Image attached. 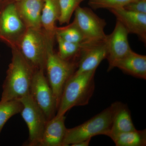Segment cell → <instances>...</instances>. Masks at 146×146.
Wrapping results in <instances>:
<instances>
[{
    "mask_svg": "<svg viewBox=\"0 0 146 146\" xmlns=\"http://www.w3.org/2000/svg\"><path fill=\"white\" fill-rule=\"evenodd\" d=\"M11 48L12 59L3 84L1 102L18 100L29 94L35 72L18 48Z\"/></svg>",
    "mask_w": 146,
    "mask_h": 146,
    "instance_id": "1",
    "label": "cell"
},
{
    "mask_svg": "<svg viewBox=\"0 0 146 146\" xmlns=\"http://www.w3.org/2000/svg\"><path fill=\"white\" fill-rule=\"evenodd\" d=\"M96 72L73 74L63 89L56 115L63 116L72 108L88 104L95 89Z\"/></svg>",
    "mask_w": 146,
    "mask_h": 146,
    "instance_id": "2",
    "label": "cell"
},
{
    "mask_svg": "<svg viewBox=\"0 0 146 146\" xmlns=\"http://www.w3.org/2000/svg\"><path fill=\"white\" fill-rule=\"evenodd\" d=\"M119 102H115L102 112L86 122L72 128L67 129L63 146L72 145L97 135L107 136Z\"/></svg>",
    "mask_w": 146,
    "mask_h": 146,
    "instance_id": "3",
    "label": "cell"
},
{
    "mask_svg": "<svg viewBox=\"0 0 146 146\" xmlns=\"http://www.w3.org/2000/svg\"><path fill=\"white\" fill-rule=\"evenodd\" d=\"M54 40L50 39L45 70L48 80L52 90L56 103L57 110L60 98L66 83L76 70V63L62 59L54 50Z\"/></svg>",
    "mask_w": 146,
    "mask_h": 146,
    "instance_id": "4",
    "label": "cell"
},
{
    "mask_svg": "<svg viewBox=\"0 0 146 146\" xmlns=\"http://www.w3.org/2000/svg\"><path fill=\"white\" fill-rule=\"evenodd\" d=\"M50 39H53L47 37L42 29L27 28L16 46L34 71H45Z\"/></svg>",
    "mask_w": 146,
    "mask_h": 146,
    "instance_id": "5",
    "label": "cell"
},
{
    "mask_svg": "<svg viewBox=\"0 0 146 146\" xmlns=\"http://www.w3.org/2000/svg\"><path fill=\"white\" fill-rule=\"evenodd\" d=\"M74 13L73 21L81 31L84 39V44L96 43L106 39L107 35L104 31L106 22L91 9L79 6Z\"/></svg>",
    "mask_w": 146,
    "mask_h": 146,
    "instance_id": "6",
    "label": "cell"
},
{
    "mask_svg": "<svg viewBox=\"0 0 146 146\" xmlns=\"http://www.w3.org/2000/svg\"><path fill=\"white\" fill-rule=\"evenodd\" d=\"M18 100L23 104L21 113L29 129L28 145L38 146L48 120L30 94Z\"/></svg>",
    "mask_w": 146,
    "mask_h": 146,
    "instance_id": "7",
    "label": "cell"
},
{
    "mask_svg": "<svg viewBox=\"0 0 146 146\" xmlns=\"http://www.w3.org/2000/svg\"><path fill=\"white\" fill-rule=\"evenodd\" d=\"M27 29L14 2L0 11V39L11 48L16 46Z\"/></svg>",
    "mask_w": 146,
    "mask_h": 146,
    "instance_id": "8",
    "label": "cell"
},
{
    "mask_svg": "<svg viewBox=\"0 0 146 146\" xmlns=\"http://www.w3.org/2000/svg\"><path fill=\"white\" fill-rule=\"evenodd\" d=\"M30 94L44 112L47 120L55 116L57 111L56 103L48 79L45 75L44 71H35Z\"/></svg>",
    "mask_w": 146,
    "mask_h": 146,
    "instance_id": "9",
    "label": "cell"
},
{
    "mask_svg": "<svg viewBox=\"0 0 146 146\" xmlns=\"http://www.w3.org/2000/svg\"><path fill=\"white\" fill-rule=\"evenodd\" d=\"M128 34L125 28L117 20L113 31L109 35H107L106 39L108 72L115 68L118 61L132 50L129 43Z\"/></svg>",
    "mask_w": 146,
    "mask_h": 146,
    "instance_id": "10",
    "label": "cell"
},
{
    "mask_svg": "<svg viewBox=\"0 0 146 146\" xmlns=\"http://www.w3.org/2000/svg\"><path fill=\"white\" fill-rule=\"evenodd\" d=\"M107 54L106 39L96 43L83 44L77 67L74 74L96 70L102 61L106 58Z\"/></svg>",
    "mask_w": 146,
    "mask_h": 146,
    "instance_id": "11",
    "label": "cell"
},
{
    "mask_svg": "<svg viewBox=\"0 0 146 146\" xmlns=\"http://www.w3.org/2000/svg\"><path fill=\"white\" fill-rule=\"evenodd\" d=\"M125 28L129 34L136 35L146 43V14L136 13L123 8L109 9Z\"/></svg>",
    "mask_w": 146,
    "mask_h": 146,
    "instance_id": "12",
    "label": "cell"
},
{
    "mask_svg": "<svg viewBox=\"0 0 146 146\" xmlns=\"http://www.w3.org/2000/svg\"><path fill=\"white\" fill-rule=\"evenodd\" d=\"M14 3L27 29H42L41 18L44 0H21Z\"/></svg>",
    "mask_w": 146,
    "mask_h": 146,
    "instance_id": "13",
    "label": "cell"
},
{
    "mask_svg": "<svg viewBox=\"0 0 146 146\" xmlns=\"http://www.w3.org/2000/svg\"><path fill=\"white\" fill-rule=\"evenodd\" d=\"M65 117L56 115L48 120L38 146H63L67 128Z\"/></svg>",
    "mask_w": 146,
    "mask_h": 146,
    "instance_id": "14",
    "label": "cell"
},
{
    "mask_svg": "<svg viewBox=\"0 0 146 146\" xmlns=\"http://www.w3.org/2000/svg\"><path fill=\"white\" fill-rule=\"evenodd\" d=\"M60 14L59 0H44L41 25L42 29L48 38H55L56 22L59 20Z\"/></svg>",
    "mask_w": 146,
    "mask_h": 146,
    "instance_id": "15",
    "label": "cell"
},
{
    "mask_svg": "<svg viewBox=\"0 0 146 146\" xmlns=\"http://www.w3.org/2000/svg\"><path fill=\"white\" fill-rule=\"evenodd\" d=\"M115 68L134 77L146 79V56L136 53L132 50L118 61Z\"/></svg>",
    "mask_w": 146,
    "mask_h": 146,
    "instance_id": "16",
    "label": "cell"
},
{
    "mask_svg": "<svg viewBox=\"0 0 146 146\" xmlns=\"http://www.w3.org/2000/svg\"><path fill=\"white\" fill-rule=\"evenodd\" d=\"M133 125L130 110L126 105L120 102L116 110L112 126L107 136L136 130Z\"/></svg>",
    "mask_w": 146,
    "mask_h": 146,
    "instance_id": "17",
    "label": "cell"
},
{
    "mask_svg": "<svg viewBox=\"0 0 146 146\" xmlns=\"http://www.w3.org/2000/svg\"><path fill=\"white\" fill-rule=\"evenodd\" d=\"M117 146L146 145V130L137 129L110 136Z\"/></svg>",
    "mask_w": 146,
    "mask_h": 146,
    "instance_id": "18",
    "label": "cell"
},
{
    "mask_svg": "<svg viewBox=\"0 0 146 146\" xmlns=\"http://www.w3.org/2000/svg\"><path fill=\"white\" fill-rule=\"evenodd\" d=\"M23 104L18 100L0 101V134L4 126L10 118L21 113Z\"/></svg>",
    "mask_w": 146,
    "mask_h": 146,
    "instance_id": "19",
    "label": "cell"
},
{
    "mask_svg": "<svg viewBox=\"0 0 146 146\" xmlns=\"http://www.w3.org/2000/svg\"><path fill=\"white\" fill-rule=\"evenodd\" d=\"M55 38L58 44L57 54L61 58L70 60L71 58L79 56L83 44L68 42L57 35H55Z\"/></svg>",
    "mask_w": 146,
    "mask_h": 146,
    "instance_id": "20",
    "label": "cell"
},
{
    "mask_svg": "<svg viewBox=\"0 0 146 146\" xmlns=\"http://www.w3.org/2000/svg\"><path fill=\"white\" fill-rule=\"evenodd\" d=\"M55 35L68 42L83 44L84 39L81 31L74 21L65 27H56Z\"/></svg>",
    "mask_w": 146,
    "mask_h": 146,
    "instance_id": "21",
    "label": "cell"
},
{
    "mask_svg": "<svg viewBox=\"0 0 146 146\" xmlns=\"http://www.w3.org/2000/svg\"><path fill=\"white\" fill-rule=\"evenodd\" d=\"M84 0H59L60 14L58 22L60 25L69 24L73 13Z\"/></svg>",
    "mask_w": 146,
    "mask_h": 146,
    "instance_id": "22",
    "label": "cell"
},
{
    "mask_svg": "<svg viewBox=\"0 0 146 146\" xmlns=\"http://www.w3.org/2000/svg\"><path fill=\"white\" fill-rule=\"evenodd\" d=\"M136 1L137 0H89L88 5L92 9H107L109 10L123 8L129 3Z\"/></svg>",
    "mask_w": 146,
    "mask_h": 146,
    "instance_id": "23",
    "label": "cell"
},
{
    "mask_svg": "<svg viewBox=\"0 0 146 146\" xmlns=\"http://www.w3.org/2000/svg\"><path fill=\"white\" fill-rule=\"evenodd\" d=\"M123 8L129 11L146 14V0H137L131 2Z\"/></svg>",
    "mask_w": 146,
    "mask_h": 146,
    "instance_id": "24",
    "label": "cell"
},
{
    "mask_svg": "<svg viewBox=\"0 0 146 146\" xmlns=\"http://www.w3.org/2000/svg\"><path fill=\"white\" fill-rule=\"evenodd\" d=\"M91 140V139H89L80 141L74 144L72 146H88L89 145Z\"/></svg>",
    "mask_w": 146,
    "mask_h": 146,
    "instance_id": "25",
    "label": "cell"
},
{
    "mask_svg": "<svg viewBox=\"0 0 146 146\" xmlns=\"http://www.w3.org/2000/svg\"><path fill=\"white\" fill-rule=\"evenodd\" d=\"M11 1H13L14 2H15L18 1H21V0H11Z\"/></svg>",
    "mask_w": 146,
    "mask_h": 146,
    "instance_id": "26",
    "label": "cell"
},
{
    "mask_svg": "<svg viewBox=\"0 0 146 146\" xmlns=\"http://www.w3.org/2000/svg\"></svg>",
    "mask_w": 146,
    "mask_h": 146,
    "instance_id": "27",
    "label": "cell"
}]
</instances>
